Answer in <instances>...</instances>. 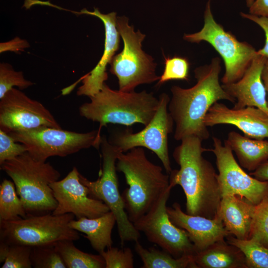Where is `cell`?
Segmentation results:
<instances>
[{
	"mask_svg": "<svg viewBox=\"0 0 268 268\" xmlns=\"http://www.w3.org/2000/svg\"><path fill=\"white\" fill-rule=\"evenodd\" d=\"M220 59L215 57L209 64L197 67V82L189 88L172 86L168 109L174 122L176 140L190 136L202 141L208 139L210 134L204 119L211 106L221 100L235 103L220 83Z\"/></svg>",
	"mask_w": 268,
	"mask_h": 268,
	"instance_id": "1",
	"label": "cell"
},
{
	"mask_svg": "<svg viewBox=\"0 0 268 268\" xmlns=\"http://www.w3.org/2000/svg\"><path fill=\"white\" fill-rule=\"evenodd\" d=\"M173 152L179 170L169 174L170 185L180 186L186 196V213L208 218L218 213L221 195L218 174L213 165L203 156L209 149L202 146V140L190 136L182 139Z\"/></svg>",
	"mask_w": 268,
	"mask_h": 268,
	"instance_id": "2",
	"label": "cell"
},
{
	"mask_svg": "<svg viewBox=\"0 0 268 268\" xmlns=\"http://www.w3.org/2000/svg\"><path fill=\"white\" fill-rule=\"evenodd\" d=\"M116 165L129 186L122 197L128 217L134 223L150 210L170 186L169 174L148 160L141 147L121 152Z\"/></svg>",
	"mask_w": 268,
	"mask_h": 268,
	"instance_id": "3",
	"label": "cell"
},
{
	"mask_svg": "<svg viewBox=\"0 0 268 268\" xmlns=\"http://www.w3.org/2000/svg\"><path fill=\"white\" fill-rule=\"evenodd\" d=\"M79 107L80 116L98 122L101 131L108 124L147 126L154 116L159 99L145 90L124 92L111 89L105 82L101 90Z\"/></svg>",
	"mask_w": 268,
	"mask_h": 268,
	"instance_id": "4",
	"label": "cell"
},
{
	"mask_svg": "<svg viewBox=\"0 0 268 268\" xmlns=\"http://www.w3.org/2000/svg\"><path fill=\"white\" fill-rule=\"evenodd\" d=\"M13 182L27 215L52 212L57 205L50 184L61 174L48 162L38 161L27 152L0 164Z\"/></svg>",
	"mask_w": 268,
	"mask_h": 268,
	"instance_id": "5",
	"label": "cell"
},
{
	"mask_svg": "<svg viewBox=\"0 0 268 268\" xmlns=\"http://www.w3.org/2000/svg\"><path fill=\"white\" fill-rule=\"evenodd\" d=\"M116 24L124 48L113 57L110 71L118 79L119 90L131 92L140 84L158 81L160 76L155 72L157 64L142 49L141 43L146 35L139 30L135 32L125 16H117Z\"/></svg>",
	"mask_w": 268,
	"mask_h": 268,
	"instance_id": "6",
	"label": "cell"
},
{
	"mask_svg": "<svg viewBox=\"0 0 268 268\" xmlns=\"http://www.w3.org/2000/svg\"><path fill=\"white\" fill-rule=\"evenodd\" d=\"M183 38L191 43L206 42L218 53L225 66V72L221 79L223 84L239 80L257 55V51L252 45L239 41L216 22L211 10L210 0L206 4L203 28L198 32L185 34Z\"/></svg>",
	"mask_w": 268,
	"mask_h": 268,
	"instance_id": "7",
	"label": "cell"
},
{
	"mask_svg": "<svg viewBox=\"0 0 268 268\" xmlns=\"http://www.w3.org/2000/svg\"><path fill=\"white\" fill-rule=\"evenodd\" d=\"M72 213L27 215L14 220L0 222V241L9 244L35 247L54 245L62 240L76 241L78 232L69 226Z\"/></svg>",
	"mask_w": 268,
	"mask_h": 268,
	"instance_id": "8",
	"label": "cell"
},
{
	"mask_svg": "<svg viewBox=\"0 0 268 268\" xmlns=\"http://www.w3.org/2000/svg\"><path fill=\"white\" fill-rule=\"evenodd\" d=\"M8 134L24 144L33 158L42 162L52 156L65 157L91 146L98 149L102 138L98 129L81 133L46 126Z\"/></svg>",
	"mask_w": 268,
	"mask_h": 268,
	"instance_id": "9",
	"label": "cell"
},
{
	"mask_svg": "<svg viewBox=\"0 0 268 268\" xmlns=\"http://www.w3.org/2000/svg\"><path fill=\"white\" fill-rule=\"evenodd\" d=\"M100 146L103 163L100 177L96 181H91L79 173V179L88 188L90 195L102 201L114 214L123 247L126 242L138 241L140 232L130 220L119 190L116 164L119 154L122 152L105 136H102Z\"/></svg>",
	"mask_w": 268,
	"mask_h": 268,
	"instance_id": "10",
	"label": "cell"
},
{
	"mask_svg": "<svg viewBox=\"0 0 268 268\" xmlns=\"http://www.w3.org/2000/svg\"><path fill=\"white\" fill-rule=\"evenodd\" d=\"M159 105L150 122L137 133L126 130L115 134L109 142L121 152H126L137 147L153 152L161 161L167 174L172 170L169 155L168 138L172 133L174 122L168 106L170 98L165 93L159 97Z\"/></svg>",
	"mask_w": 268,
	"mask_h": 268,
	"instance_id": "11",
	"label": "cell"
},
{
	"mask_svg": "<svg viewBox=\"0 0 268 268\" xmlns=\"http://www.w3.org/2000/svg\"><path fill=\"white\" fill-rule=\"evenodd\" d=\"M172 188L170 185L150 210L133 224L149 242L179 258L193 255L196 250L187 232L174 225L168 216L166 203Z\"/></svg>",
	"mask_w": 268,
	"mask_h": 268,
	"instance_id": "12",
	"label": "cell"
},
{
	"mask_svg": "<svg viewBox=\"0 0 268 268\" xmlns=\"http://www.w3.org/2000/svg\"><path fill=\"white\" fill-rule=\"evenodd\" d=\"M213 148L209 149L216 157L218 181L222 196L236 195L257 205L268 197V181L259 180L245 172L234 157L232 149L213 137Z\"/></svg>",
	"mask_w": 268,
	"mask_h": 268,
	"instance_id": "13",
	"label": "cell"
},
{
	"mask_svg": "<svg viewBox=\"0 0 268 268\" xmlns=\"http://www.w3.org/2000/svg\"><path fill=\"white\" fill-rule=\"evenodd\" d=\"M0 99V129L7 133L44 126L62 128L41 103L19 89L12 88Z\"/></svg>",
	"mask_w": 268,
	"mask_h": 268,
	"instance_id": "14",
	"label": "cell"
},
{
	"mask_svg": "<svg viewBox=\"0 0 268 268\" xmlns=\"http://www.w3.org/2000/svg\"><path fill=\"white\" fill-rule=\"evenodd\" d=\"M75 167L63 179L50 184L57 205L54 215L73 214L76 219L99 217L110 211L102 201L89 197L88 188L79 179Z\"/></svg>",
	"mask_w": 268,
	"mask_h": 268,
	"instance_id": "15",
	"label": "cell"
},
{
	"mask_svg": "<svg viewBox=\"0 0 268 268\" xmlns=\"http://www.w3.org/2000/svg\"><path fill=\"white\" fill-rule=\"evenodd\" d=\"M204 123L207 127L220 124L232 125L249 138H268V115L255 107L229 108L224 104L217 102L208 111Z\"/></svg>",
	"mask_w": 268,
	"mask_h": 268,
	"instance_id": "16",
	"label": "cell"
},
{
	"mask_svg": "<svg viewBox=\"0 0 268 268\" xmlns=\"http://www.w3.org/2000/svg\"><path fill=\"white\" fill-rule=\"evenodd\" d=\"M78 13L98 17L103 22L105 28L104 49L102 56L95 67L82 77V85L77 91L78 95H85L90 97L101 90L105 81L108 79L107 66L110 64L119 48L120 35L117 28V16L116 12L104 14L98 8H94L93 11L84 8Z\"/></svg>",
	"mask_w": 268,
	"mask_h": 268,
	"instance_id": "17",
	"label": "cell"
},
{
	"mask_svg": "<svg viewBox=\"0 0 268 268\" xmlns=\"http://www.w3.org/2000/svg\"><path fill=\"white\" fill-rule=\"evenodd\" d=\"M167 210L171 222L187 232L196 252L215 242L224 241L230 235L218 215L213 218L190 215L185 213L178 202H174L172 207H167Z\"/></svg>",
	"mask_w": 268,
	"mask_h": 268,
	"instance_id": "18",
	"label": "cell"
},
{
	"mask_svg": "<svg viewBox=\"0 0 268 268\" xmlns=\"http://www.w3.org/2000/svg\"><path fill=\"white\" fill-rule=\"evenodd\" d=\"M266 59L257 54L239 80L221 84L224 90L235 100L234 108L255 107L268 115L267 92L261 76Z\"/></svg>",
	"mask_w": 268,
	"mask_h": 268,
	"instance_id": "19",
	"label": "cell"
},
{
	"mask_svg": "<svg viewBox=\"0 0 268 268\" xmlns=\"http://www.w3.org/2000/svg\"><path fill=\"white\" fill-rule=\"evenodd\" d=\"M255 205L236 195L222 196L217 215L230 235L248 239Z\"/></svg>",
	"mask_w": 268,
	"mask_h": 268,
	"instance_id": "20",
	"label": "cell"
},
{
	"mask_svg": "<svg viewBox=\"0 0 268 268\" xmlns=\"http://www.w3.org/2000/svg\"><path fill=\"white\" fill-rule=\"evenodd\" d=\"M192 256L196 268H247L242 252L225 240L215 242Z\"/></svg>",
	"mask_w": 268,
	"mask_h": 268,
	"instance_id": "21",
	"label": "cell"
},
{
	"mask_svg": "<svg viewBox=\"0 0 268 268\" xmlns=\"http://www.w3.org/2000/svg\"><path fill=\"white\" fill-rule=\"evenodd\" d=\"M116 223V217L110 210L95 218L72 219L69 222V226L86 234L84 237L89 241L92 247L100 254L112 246L111 234Z\"/></svg>",
	"mask_w": 268,
	"mask_h": 268,
	"instance_id": "22",
	"label": "cell"
},
{
	"mask_svg": "<svg viewBox=\"0 0 268 268\" xmlns=\"http://www.w3.org/2000/svg\"><path fill=\"white\" fill-rule=\"evenodd\" d=\"M224 142L234 152L239 165L248 171H254L268 160V141L249 138L231 131Z\"/></svg>",
	"mask_w": 268,
	"mask_h": 268,
	"instance_id": "23",
	"label": "cell"
},
{
	"mask_svg": "<svg viewBox=\"0 0 268 268\" xmlns=\"http://www.w3.org/2000/svg\"><path fill=\"white\" fill-rule=\"evenodd\" d=\"M134 249L142 262V268H196L193 255L175 258L154 247L144 248L138 240L135 242Z\"/></svg>",
	"mask_w": 268,
	"mask_h": 268,
	"instance_id": "24",
	"label": "cell"
},
{
	"mask_svg": "<svg viewBox=\"0 0 268 268\" xmlns=\"http://www.w3.org/2000/svg\"><path fill=\"white\" fill-rule=\"evenodd\" d=\"M73 241L62 240L54 245L67 268H105V261L100 254L84 252L75 246Z\"/></svg>",
	"mask_w": 268,
	"mask_h": 268,
	"instance_id": "25",
	"label": "cell"
},
{
	"mask_svg": "<svg viewBox=\"0 0 268 268\" xmlns=\"http://www.w3.org/2000/svg\"><path fill=\"white\" fill-rule=\"evenodd\" d=\"M27 216L13 182L4 179L0 185V222L14 220Z\"/></svg>",
	"mask_w": 268,
	"mask_h": 268,
	"instance_id": "26",
	"label": "cell"
},
{
	"mask_svg": "<svg viewBox=\"0 0 268 268\" xmlns=\"http://www.w3.org/2000/svg\"><path fill=\"white\" fill-rule=\"evenodd\" d=\"M226 241L238 248L245 257L247 268H268V247L252 239H239L230 235Z\"/></svg>",
	"mask_w": 268,
	"mask_h": 268,
	"instance_id": "27",
	"label": "cell"
},
{
	"mask_svg": "<svg viewBox=\"0 0 268 268\" xmlns=\"http://www.w3.org/2000/svg\"><path fill=\"white\" fill-rule=\"evenodd\" d=\"M32 247L9 244L0 241V262L1 268H31Z\"/></svg>",
	"mask_w": 268,
	"mask_h": 268,
	"instance_id": "28",
	"label": "cell"
},
{
	"mask_svg": "<svg viewBox=\"0 0 268 268\" xmlns=\"http://www.w3.org/2000/svg\"><path fill=\"white\" fill-rule=\"evenodd\" d=\"M249 239L268 247V197L255 205Z\"/></svg>",
	"mask_w": 268,
	"mask_h": 268,
	"instance_id": "29",
	"label": "cell"
},
{
	"mask_svg": "<svg viewBox=\"0 0 268 268\" xmlns=\"http://www.w3.org/2000/svg\"><path fill=\"white\" fill-rule=\"evenodd\" d=\"M164 67L156 84L160 86L172 80H189L190 64L187 58L166 57L164 54Z\"/></svg>",
	"mask_w": 268,
	"mask_h": 268,
	"instance_id": "30",
	"label": "cell"
},
{
	"mask_svg": "<svg viewBox=\"0 0 268 268\" xmlns=\"http://www.w3.org/2000/svg\"><path fill=\"white\" fill-rule=\"evenodd\" d=\"M54 245L32 247L30 259L33 268H67Z\"/></svg>",
	"mask_w": 268,
	"mask_h": 268,
	"instance_id": "31",
	"label": "cell"
},
{
	"mask_svg": "<svg viewBox=\"0 0 268 268\" xmlns=\"http://www.w3.org/2000/svg\"><path fill=\"white\" fill-rule=\"evenodd\" d=\"M34 84L24 78L22 71H15L11 65L6 63L0 64V99L14 86L22 90Z\"/></svg>",
	"mask_w": 268,
	"mask_h": 268,
	"instance_id": "32",
	"label": "cell"
},
{
	"mask_svg": "<svg viewBox=\"0 0 268 268\" xmlns=\"http://www.w3.org/2000/svg\"><path fill=\"white\" fill-rule=\"evenodd\" d=\"M100 254L105 262V268H133L134 267V255L130 248L119 249L113 247L107 249Z\"/></svg>",
	"mask_w": 268,
	"mask_h": 268,
	"instance_id": "33",
	"label": "cell"
},
{
	"mask_svg": "<svg viewBox=\"0 0 268 268\" xmlns=\"http://www.w3.org/2000/svg\"><path fill=\"white\" fill-rule=\"evenodd\" d=\"M27 152L26 146L0 129V164Z\"/></svg>",
	"mask_w": 268,
	"mask_h": 268,
	"instance_id": "34",
	"label": "cell"
},
{
	"mask_svg": "<svg viewBox=\"0 0 268 268\" xmlns=\"http://www.w3.org/2000/svg\"><path fill=\"white\" fill-rule=\"evenodd\" d=\"M243 18L249 19L259 25L265 35V43L263 48L257 51V54L268 59V17L257 16L250 13L241 12Z\"/></svg>",
	"mask_w": 268,
	"mask_h": 268,
	"instance_id": "35",
	"label": "cell"
},
{
	"mask_svg": "<svg viewBox=\"0 0 268 268\" xmlns=\"http://www.w3.org/2000/svg\"><path fill=\"white\" fill-rule=\"evenodd\" d=\"M30 47V44L26 40L16 37L14 39L0 44V53L6 51L20 53L26 48Z\"/></svg>",
	"mask_w": 268,
	"mask_h": 268,
	"instance_id": "36",
	"label": "cell"
},
{
	"mask_svg": "<svg viewBox=\"0 0 268 268\" xmlns=\"http://www.w3.org/2000/svg\"><path fill=\"white\" fill-rule=\"evenodd\" d=\"M249 8V13L268 17V0H254Z\"/></svg>",
	"mask_w": 268,
	"mask_h": 268,
	"instance_id": "37",
	"label": "cell"
},
{
	"mask_svg": "<svg viewBox=\"0 0 268 268\" xmlns=\"http://www.w3.org/2000/svg\"><path fill=\"white\" fill-rule=\"evenodd\" d=\"M250 175L263 181H268V160L261 164Z\"/></svg>",
	"mask_w": 268,
	"mask_h": 268,
	"instance_id": "38",
	"label": "cell"
},
{
	"mask_svg": "<svg viewBox=\"0 0 268 268\" xmlns=\"http://www.w3.org/2000/svg\"><path fill=\"white\" fill-rule=\"evenodd\" d=\"M262 79L264 84L267 95V103L268 105V59H266L262 71Z\"/></svg>",
	"mask_w": 268,
	"mask_h": 268,
	"instance_id": "39",
	"label": "cell"
},
{
	"mask_svg": "<svg viewBox=\"0 0 268 268\" xmlns=\"http://www.w3.org/2000/svg\"><path fill=\"white\" fill-rule=\"evenodd\" d=\"M254 0H246V4H247V6L248 7H250L251 5L252 4V3H253Z\"/></svg>",
	"mask_w": 268,
	"mask_h": 268,
	"instance_id": "40",
	"label": "cell"
}]
</instances>
